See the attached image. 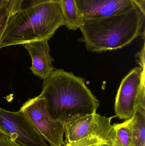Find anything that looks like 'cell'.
Returning a JSON list of instances; mask_svg holds the SVG:
<instances>
[{
	"label": "cell",
	"instance_id": "obj_1",
	"mask_svg": "<svg viewBox=\"0 0 145 146\" xmlns=\"http://www.w3.org/2000/svg\"><path fill=\"white\" fill-rule=\"evenodd\" d=\"M40 95L49 115L64 123L72 117L96 113L99 101L85 85L83 78L55 69L43 80Z\"/></svg>",
	"mask_w": 145,
	"mask_h": 146
},
{
	"label": "cell",
	"instance_id": "obj_2",
	"mask_svg": "<svg viewBox=\"0 0 145 146\" xmlns=\"http://www.w3.org/2000/svg\"><path fill=\"white\" fill-rule=\"evenodd\" d=\"M145 14L137 6L129 12L103 19H83L79 27L87 49L102 52L121 48L145 37Z\"/></svg>",
	"mask_w": 145,
	"mask_h": 146
},
{
	"label": "cell",
	"instance_id": "obj_3",
	"mask_svg": "<svg viewBox=\"0 0 145 146\" xmlns=\"http://www.w3.org/2000/svg\"><path fill=\"white\" fill-rule=\"evenodd\" d=\"M65 25L59 3H47L21 10L10 16L0 49L35 41L49 40Z\"/></svg>",
	"mask_w": 145,
	"mask_h": 146
},
{
	"label": "cell",
	"instance_id": "obj_4",
	"mask_svg": "<svg viewBox=\"0 0 145 146\" xmlns=\"http://www.w3.org/2000/svg\"><path fill=\"white\" fill-rule=\"evenodd\" d=\"M115 117H107L94 113L72 117L64 123L65 144L77 141L88 136L95 137L104 145L121 146L111 121Z\"/></svg>",
	"mask_w": 145,
	"mask_h": 146
},
{
	"label": "cell",
	"instance_id": "obj_5",
	"mask_svg": "<svg viewBox=\"0 0 145 146\" xmlns=\"http://www.w3.org/2000/svg\"><path fill=\"white\" fill-rule=\"evenodd\" d=\"M145 66L132 70L122 81L115 102L116 116L128 120L138 107L145 108Z\"/></svg>",
	"mask_w": 145,
	"mask_h": 146
},
{
	"label": "cell",
	"instance_id": "obj_6",
	"mask_svg": "<svg viewBox=\"0 0 145 146\" xmlns=\"http://www.w3.org/2000/svg\"><path fill=\"white\" fill-rule=\"evenodd\" d=\"M20 110L29 117L50 146L64 145V123L51 116L44 99L40 95L28 100Z\"/></svg>",
	"mask_w": 145,
	"mask_h": 146
},
{
	"label": "cell",
	"instance_id": "obj_7",
	"mask_svg": "<svg viewBox=\"0 0 145 146\" xmlns=\"http://www.w3.org/2000/svg\"><path fill=\"white\" fill-rule=\"evenodd\" d=\"M0 129L20 146H49L25 113L0 110Z\"/></svg>",
	"mask_w": 145,
	"mask_h": 146
},
{
	"label": "cell",
	"instance_id": "obj_8",
	"mask_svg": "<svg viewBox=\"0 0 145 146\" xmlns=\"http://www.w3.org/2000/svg\"><path fill=\"white\" fill-rule=\"evenodd\" d=\"M83 19H103L126 13L138 6L133 0H75Z\"/></svg>",
	"mask_w": 145,
	"mask_h": 146
},
{
	"label": "cell",
	"instance_id": "obj_9",
	"mask_svg": "<svg viewBox=\"0 0 145 146\" xmlns=\"http://www.w3.org/2000/svg\"><path fill=\"white\" fill-rule=\"evenodd\" d=\"M23 45L31 57L32 63L30 68L34 75L43 80L55 70L52 65L54 59L49 53L48 40L35 41Z\"/></svg>",
	"mask_w": 145,
	"mask_h": 146
},
{
	"label": "cell",
	"instance_id": "obj_10",
	"mask_svg": "<svg viewBox=\"0 0 145 146\" xmlns=\"http://www.w3.org/2000/svg\"><path fill=\"white\" fill-rule=\"evenodd\" d=\"M59 4L64 19L65 25L69 30L72 31L79 29L83 19L75 0H61Z\"/></svg>",
	"mask_w": 145,
	"mask_h": 146
},
{
	"label": "cell",
	"instance_id": "obj_11",
	"mask_svg": "<svg viewBox=\"0 0 145 146\" xmlns=\"http://www.w3.org/2000/svg\"><path fill=\"white\" fill-rule=\"evenodd\" d=\"M130 119L133 146H145V108L138 107Z\"/></svg>",
	"mask_w": 145,
	"mask_h": 146
},
{
	"label": "cell",
	"instance_id": "obj_12",
	"mask_svg": "<svg viewBox=\"0 0 145 146\" xmlns=\"http://www.w3.org/2000/svg\"><path fill=\"white\" fill-rule=\"evenodd\" d=\"M118 142L121 146H133V133L130 118L121 123L113 125Z\"/></svg>",
	"mask_w": 145,
	"mask_h": 146
},
{
	"label": "cell",
	"instance_id": "obj_13",
	"mask_svg": "<svg viewBox=\"0 0 145 146\" xmlns=\"http://www.w3.org/2000/svg\"><path fill=\"white\" fill-rule=\"evenodd\" d=\"M63 146H105V145L97 138L88 136L77 141L65 144Z\"/></svg>",
	"mask_w": 145,
	"mask_h": 146
},
{
	"label": "cell",
	"instance_id": "obj_14",
	"mask_svg": "<svg viewBox=\"0 0 145 146\" xmlns=\"http://www.w3.org/2000/svg\"><path fill=\"white\" fill-rule=\"evenodd\" d=\"M23 0H0V7L6 6L11 16L14 15L21 9Z\"/></svg>",
	"mask_w": 145,
	"mask_h": 146
},
{
	"label": "cell",
	"instance_id": "obj_15",
	"mask_svg": "<svg viewBox=\"0 0 145 146\" xmlns=\"http://www.w3.org/2000/svg\"><path fill=\"white\" fill-rule=\"evenodd\" d=\"M11 15L6 6L0 7V42L6 30Z\"/></svg>",
	"mask_w": 145,
	"mask_h": 146
},
{
	"label": "cell",
	"instance_id": "obj_16",
	"mask_svg": "<svg viewBox=\"0 0 145 146\" xmlns=\"http://www.w3.org/2000/svg\"><path fill=\"white\" fill-rule=\"evenodd\" d=\"M61 1V0H23L21 4L20 10L47 3H59Z\"/></svg>",
	"mask_w": 145,
	"mask_h": 146
},
{
	"label": "cell",
	"instance_id": "obj_17",
	"mask_svg": "<svg viewBox=\"0 0 145 146\" xmlns=\"http://www.w3.org/2000/svg\"><path fill=\"white\" fill-rule=\"evenodd\" d=\"M0 146H20L0 129Z\"/></svg>",
	"mask_w": 145,
	"mask_h": 146
},
{
	"label": "cell",
	"instance_id": "obj_18",
	"mask_svg": "<svg viewBox=\"0 0 145 146\" xmlns=\"http://www.w3.org/2000/svg\"><path fill=\"white\" fill-rule=\"evenodd\" d=\"M138 63L141 66H145V44H144L142 49L137 54Z\"/></svg>",
	"mask_w": 145,
	"mask_h": 146
},
{
	"label": "cell",
	"instance_id": "obj_19",
	"mask_svg": "<svg viewBox=\"0 0 145 146\" xmlns=\"http://www.w3.org/2000/svg\"><path fill=\"white\" fill-rule=\"evenodd\" d=\"M145 14V0H133Z\"/></svg>",
	"mask_w": 145,
	"mask_h": 146
},
{
	"label": "cell",
	"instance_id": "obj_20",
	"mask_svg": "<svg viewBox=\"0 0 145 146\" xmlns=\"http://www.w3.org/2000/svg\"><path fill=\"white\" fill-rule=\"evenodd\" d=\"M105 146H109L106 145H105Z\"/></svg>",
	"mask_w": 145,
	"mask_h": 146
},
{
	"label": "cell",
	"instance_id": "obj_21",
	"mask_svg": "<svg viewBox=\"0 0 145 146\" xmlns=\"http://www.w3.org/2000/svg\"><path fill=\"white\" fill-rule=\"evenodd\" d=\"M1 109H2V108H1V107H0V110H1Z\"/></svg>",
	"mask_w": 145,
	"mask_h": 146
},
{
	"label": "cell",
	"instance_id": "obj_22",
	"mask_svg": "<svg viewBox=\"0 0 145 146\" xmlns=\"http://www.w3.org/2000/svg\"></svg>",
	"mask_w": 145,
	"mask_h": 146
}]
</instances>
